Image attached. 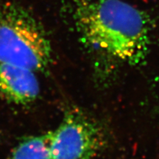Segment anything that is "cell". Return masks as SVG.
Returning a JSON list of instances; mask_svg holds the SVG:
<instances>
[{"instance_id":"obj_3","label":"cell","mask_w":159,"mask_h":159,"mask_svg":"<svg viewBox=\"0 0 159 159\" xmlns=\"http://www.w3.org/2000/svg\"><path fill=\"white\" fill-rule=\"evenodd\" d=\"M105 135L94 120L77 110L66 113L52 131V159H92L104 148Z\"/></svg>"},{"instance_id":"obj_2","label":"cell","mask_w":159,"mask_h":159,"mask_svg":"<svg viewBox=\"0 0 159 159\" xmlns=\"http://www.w3.org/2000/svg\"><path fill=\"white\" fill-rule=\"evenodd\" d=\"M52 50L42 25L33 13L14 0H0V63L43 72Z\"/></svg>"},{"instance_id":"obj_5","label":"cell","mask_w":159,"mask_h":159,"mask_svg":"<svg viewBox=\"0 0 159 159\" xmlns=\"http://www.w3.org/2000/svg\"><path fill=\"white\" fill-rule=\"evenodd\" d=\"M52 131L28 136L21 141L6 159H52Z\"/></svg>"},{"instance_id":"obj_1","label":"cell","mask_w":159,"mask_h":159,"mask_svg":"<svg viewBox=\"0 0 159 159\" xmlns=\"http://www.w3.org/2000/svg\"><path fill=\"white\" fill-rule=\"evenodd\" d=\"M75 19L83 41L94 50L130 65L146 58L150 20L130 4L121 0H78Z\"/></svg>"},{"instance_id":"obj_4","label":"cell","mask_w":159,"mask_h":159,"mask_svg":"<svg viewBox=\"0 0 159 159\" xmlns=\"http://www.w3.org/2000/svg\"><path fill=\"white\" fill-rule=\"evenodd\" d=\"M40 94L36 72L10 63H0V97L17 105L34 102Z\"/></svg>"}]
</instances>
